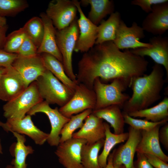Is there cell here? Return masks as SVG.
I'll use <instances>...</instances> for the list:
<instances>
[{
  "mask_svg": "<svg viewBox=\"0 0 168 168\" xmlns=\"http://www.w3.org/2000/svg\"><path fill=\"white\" fill-rule=\"evenodd\" d=\"M137 153V160L134 162L135 168H154L144 154L139 152Z\"/></svg>",
  "mask_w": 168,
  "mask_h": 168,
  "instance_id": "ab89813d",
  "label": "cell"
},
{
  "mask_svg": "<svg viewBox=\"0 0 168 168\" xmlns=\"http://www.w3.org/2000/svg\"><path fill=\"white\" fill-rule=\"evenodd\" d=\"M150 47H140L130 50L133 54L144 57H150L155 63L163 66L166 71V82L168 80V38L161 35L149 39Z\"/></svg>",
  "mask_w": 168,
  "mask_h": 168,
  "instance_id": "9a60e30c",
  "label": "cell"
},
{
  "mask_svg": "<svg viewBox=\"0 0 168 168\" xmlns=\"http://www.w3.org/2000/svg\"><path fill=\"white\" fill-rule=\"evenodd\" d=\"M49 105L43 100L34 106L27 114L31 116L37 113L41 112L47 116L50 122L51 129L47 141L51 146L57 147L59 143L61 131L70 118L61 114L57 107L53 109Z\"/></svg>",
  "mask_w": 168,
  "mask_h": 168,
  "instance_id": "9c48e42d",
  "label": "cell"
},
{
  "mask_svg": "<svg viewBox=\"0 0 168 168\" xmlns=\"http://www.w3.org/2000/svg\"><path fill=\"white\" fill-rule=\"evenodd\" d=\"M144 31L142 27L136 22L134 21L131 26L128 27L122 20L113 42L120 50L150 47L152 45L150 43L140 40L145 37Z\"/></svg>",
  "mask_w": 168,
  "mask_h": 168,
  "instance_id": "30bf717a",
  "label": "cell"
},
{
  "mask_svg": "<svg viewBox=\"0 0 168 168\" xmlns=\"http://www.w3.org/2000/svg\"><path fill=\"white\" fill-rule=\"evenodd\" d=\"M77 11L73 0H53L49 2L45 13L55 29L60 30L76 19Z\"/></svg>",
  "mask_w": 168,
  "mask_h": 168,
  "instance_id": "ba28073f",
  "label": "cell"
},
{
  "mask_svg": "<svg viewBox=\"0 0 168 168\" xmlns=\"http://www.w3.org/2000/svg\"><path fill=\"white\" fill-rule=\"evenodd\" d=\"M144 31L161 35L168 30V2L154 5L142 23Z\"/></svg>",
  "mask_w": 168,
  "mask_h": 168,
  "instance_id": "ac0fdd59",
  "label": "cell"
},
{
  "mask_svg": "<svg viewBox=\"0 0 168 168\" xmlns=\"http://www.w3.org/2000/svg\"><path fill=\"white\" fill-rule=\"evenodd\" d=\"M16 139V142L12 144L10 149L11 154L14 157L11 162L13 168H27L26 160L28 155L32 154L34 150L32 147L25 145V135L12 132Z\"/></svg>",
  "mask_w": 168,
  "mask_h": 168,
  "instance_id": "cb8c5ba5",
  "label": "cell"
},
{
  "mask_svg": "<svg viewBox=\"0 0 168 168\" xmlns=\"http://www.w3.org/2000/svg\"><path fill=\"white\" fill-rule=\"evenodd\" d=\"M96 98L93 89L82 83L77 84L74 94L69 100L58 109L59 111L66 117L70 118L74 115L88 109L94 110Z\"/></svg>",
  "mask_w": 168,
  "mask_h": 168,
  "instance_id": "52a82bcc",
  "label": "cell"
},
{
  "mask_svg": "<svg viewBox=\"0 0 168 168\" xmlns=\"http://www.w3.org/2000/svg\"><path fill=\"white\" fill-rule=\"evenodd\" d=\"M159 142L168 151V123L166 122L160 128L158 133Z\"/></svg>",
  "mask_w": 168,
  "mask_h": 168,
  "instance_id": "f35d334b",
  "label": "cell"
},
{
  "mask_svg": "<svg viewBox=\"0 0 168 168\" xmlns=\"http://www.w3.org/2000/svg\"><path fill=\"white\" fill-rule=\"evenodd\" d=\"M35 81L41 96L49 105L56 104L61 107L69 100L74 93V91L47 70Z\"/></svg>",
  "mask_w": 168,
  "mask_h": 168,
  "instance_id": "3957f363",
  "label": "cell"
},
{
  "mask_svg": "<svg viewBox=\"0 0 168 168\" xmlns=\"http://www.w3.org/2000/svg\"><path fill=\"white\" fill-rule=\"evenodd\" d=\"M121 20L120 13L116 11L111 14L106 20L102 21L98 26V34L95 44L114 41Z\"/></svg>",
  "mask_w": 168,
  "mask_h": 168,
  "instance_id": "d4e9b609",
  "label": "cell"
},
{
  "mask_svg": "<svg viewBox=\"0 0 168 168\" xmlns=\"http://www.w3.org/2000/svg\"><path fill=\"white\" fill-rule=\"evenodd\" d=\"M26 36L38 49L43 37L44 28L40 17L34 16L28 21L23 27Z\"/></svg>",
  "mask_w": 168,
  "mask_h": 168,
  "instance_id": "4dcf8cb0",
  "label": "cell"
},
{
  "mask_svg": "<svg viewBox=\"0 0 168 168\" xmlns=\"http://www.w3.org/2000/svg\"><path fill=\"white\" fill-rule=\"evenodd\" d=\"M125 124L130 125L133 128L139 130H148L159 125H163L167 122L168 119L158 122H153L145 119H135L130 116L127 113L122 112Z\"/></svg>",
  "mask_w": 168,
  "mask_h": 168,
  "instance_id": "836d02e7",
  "label": "cell"
},
{
  "mask_svg": "<svg viewBox=\"0 0 168 168\" xmlns=\"http://www.w3.org/2000/svg\"><path fill=\"white\" fill-rule=\"evenodd\" d=\"M77 20L76 17L68 27L60 30L56 29L55 31L56 42L62 57L65 72L77 83L76 75L72 68V55L79 34Z\"/></svg>",
  "mask_w": 168,
  "mask_h": 168,
  "instance_id": "5b68a950",
  "label": "cell"
},
{
  "mask_svg": "<svg viewBox=\"0 0 168 168\" xmlns=\"http://www.w3.org/2000/svg\"><path fill=\"white\" fill-rule=\"evenodd\" d=\"M38 48L32 40L26 35L17 54L24 56L35 55Z\"/></svg>",
  "mask_w": 168,
  "mask_h": 168,
  "instance_id": "e575fe53",
  "label": "cell"
},
{
  "mask_svg": "<svg viewBox=\"0 0 168 168\" xmlns=\"http://www.w3.org/2000/svg\"><path fill=\"white\" fill-rule=\"evenodd\" d=\"M113 154L110 153L107 159V164L105 168H125L123 165H114L113 162Z\"/></svg>",
  "mask_w": 168,
  "mask_h": 168,
  "instance_id": "b9f144b4",
  "label": "cell"
},
{
  "mask_svg": "<svg viewBox=\"0 0 168 168\" xmlns=\"http://www.w3.org/2000/svg\"><path fill=\"white\" fill-rule=\"evenodd\" d=\"M92 112V110L88 109L71 116L61 131L59 143L72 138L75 131L82 127L84 124L83 121Z\"/></svg>",
  "mask_w": 168,
  "mask_h": 168,
  "instance_id": "f546056e",
  "label": "cell"
},
{
  "mask_svg": "<svg viewBox=\"0 0 168 168\" xmlns=\"http://www.w3.org/2000/svg\"><path fill=\"white\" fill-rule=\"evenodd\" d=\"M47 70L63 83L74 91L77 84L66 74L62 63L53 56L47 53L41 54Z\"/></svg>",
  "mask_w": 168,
  "mask_h": 168,
  "instance_id": "83f0119b",
  "label": "cell"
},
{
  "mask_svg": "<svg viewBox=\"0 0 168 168\" xmlns=\"http://www.w3.org/2000/svg\"><path fill=\"white\" fill-rule=\"evenodd\" d=\"M121 108L117 105H112L92 110V113L97 117L105 120L113 128L114 133L119 134L124 133V121Z\"/></svg>",
  "mask_w": 168,
  "mask_h": 168,
  "instance_id": "7402d4cb",
  "label": "cell"
},
{
  "mask_svg": "<svg viewBox=\"0 0 168 168\" xmlns=\"http://www.w3.org/2000/svg\"><path fill=\"white\" fill-rule=\"evenodd\" d=\"M105 137L102 152L98 156V162L101 168H105L107 164V159L111 150L117 144L126 141L128 137V132L117 134L112 133L109 125L104 122Z\"/></svg>",
  "mask_w": 168,
  "mask_h": 168,
  "instance_id": "484cf974",
  "label": "cell"
},
{
  "mask_svg": "<svg viewBox=\"0 0 168 168\" xmlns=\"http://www.w3.org/2000/svg\"><path fill=\"white\" fill-rule=\"evenodd\" d=\"M80 2L83 6L90 5L87 18L96 26L107 15L114 12V4L112 0H82Z\"/></svg>",
  "mask_w": 168,
  "mask_h": 168,
  "instance_id": "603a6c76",
  "label": "cell"
},
{
  "mask_svg": "<svg viewBox=\"0 0 168 168\" xmlns=\"http://www.w3.org/2000/svg\"><path fill=\"white\" fill-rule=\"evenodd\" d=\"M43 100L35 81L18 96L3 105V116L7 119H22L31 108Z\"/></svg>",
  "mask_w": 168,
  "mask_h": 168,
  "instance_id": "8992f818",
  "label": "cell"
},
{
  "mask_svg": "<svg viewBox=\"0 0 168 168\" xmlns=\"http://www.w3.org/2000/svg\"><path fill=\"white\" fill-rule=\"evenodd\" d=\"M17 55V54L8 53L2 49H0V66L6 68L11 65Z\"/></svg>",
  "mask_w": 168,
  "mask_h": 168,
  "instance_id": "8d00e7d4",
  "label": "cell"
},
{
  "mask_svg": "<svg viewBox=\"0 0 168 168\" xmlns=\"http://www.w3.org/2000/svg\"><path fill=\"white\" fill-rule=\"evenodd\" d=\"M148 62L129 49L121 51L113 41L96 44L85 53L78 63L77 84L93 89L97 77L106 82L118 79L130 87L133 80L145 74Z\"/></svg>",
  "mask_w": 168,
  "mask_h": 168,
  "instance_id": "6da1fadb",
  "label": "cell"
},
{
  "mask_svg": "<svg viewBox=\"0 0 168 168\" xmlns=\"http://www.w3.org/2000/svg\"><path fill=\"white\" fill-rule=\"evenodd\" d=\"M84 121L82 127L73 133L72 138L84 139L87 143L90 144L105 139V129L103 119L92 113Z\"/></svg>",
  "mask_w": 168,
  "mask_h": 168,
  "instance_id": "d6986e66",
  "label": "cell"
},
{
  "mask_svg": "<svg viewBox=\"0 0 168 168\" xmlns=\"http://www.w3.org/2000/svg\"><path fill=\"white\" fill-rule=\"evenodd\" d=\"M29 7L25 0H0V16H14Z\"/></svg>",
  "mask_w": 168,
  "mask_h": 168,
  "instance_id": "1f68e13d",
  "label": "cell"
},
{
  "mask_svg": "<svg viewBox=\"0 0 168 168\" xmlns=\"http://www.w3.org/2000/svg\"><path fill=\"white\" fill-rule=\"evenodd\" d=\"M44 26V32L41 43L38 49L37 54H49L63 63L62 55L57 46L55 38L56 29L52 21L45 13L40 14Z\"/></svg>",
  "mask_w": 168,
  "mask_h": 168,
  "instance_id": "44dd1931",
  "label": "cell"
},
{
  "mask_svg": "<svg viewBox=\"0 0 168 168\" xmlns=\"http://www.w3.org/2000/svg\"><path fill=\"white\" fill-rule=\"evenodd\" d=\"M86 143L84 139L72 138L59 143L55 152L59 163L65 168H83L81 150Z\"/></svg>",
  "mask_w": 168,
  "mask_h": 168,
  "instance_id": "5bb4252c",
  "label": "cell"
},
{
  "mask_svg": "<svg viewBox=\"0 0 168 168\" xmlns=\"http://www.w3.org/2000/svg\"><path fill=\"white\" fill-rule=\"evenodd\" d=\"M133 117L144 118L153 122H158L168 119V97L165 96L156 105L128 114Z\"/></svg>",
  "mask_w": 168,
  "mask_h": 168,
  "instance_id": "4316f807",
  "label": "cell"
},
{
  "mask_svg": "<svg viewBox=\"0 0 168 168\" xmlns=\"http://www.w3.org/2000/svg\"><path fill=\"white\" fill-rule=\"evenodd\" d=\"M7 25V21L6 17L0 16V29Z\"/></svg>",
  "mask_w": 168,
  "mask_h": 168,
  "instance_id": "7bdbcfd3",
  "label": "cell"
},
{
  "mask_svg": "<svg viewBox=\"0 0 168 168\" xmlns=\"http://www.w3.org/2000/svg\"><path fill=\"white\" fill-rule=\"evenodd\" d=\"M26 35L23 27L6 36L3 50L10 53L17 54Z\"/></svg>",
  "mask_w": 168,
  "mask_h": 168,
  "instance_id": "d6a6232c",
  "label": "cell"
},
{
  "mask_svg": "<svg viewBox=\"0 0 168 168\" xmlns=\"http://www.w3.org/2000/svg\"><path fill=\"white\" fill-rule=\"evenodd\" d=\"M28 86L47 70L40 54L29 56L18 55L11 65Z\"/></svg>",
  "mask_w": 168,
  "mask_h": 168,
  "instance_id": "7c38bea8",
  "label": "cell"
},
{
  "mask_svg": "<svg viewBox=\"0 0 168 168\" xmlns=\"http://www.w3.org/2000/svg\"><path fill=\"white\" fill-rule=\"evenodd\" d=\"M79 13L77 22L79 30V35L74 51L86 53L92 48L95 44L98 34V26L93 24L83 12L80 2L73 0Z\"/></svg>",
  "mask_w": 168,
  "mask_h": 168,
  "instance_id": "4fadbf2b",
  "label": "cell"
},
{
  "mask_svg": "<svg viewBox=\"0 0 168 168\" xmlns=\"http://www.w3.org/2000/svg\"><path fill=\"white\" fill-rule=\"evenodd\" d=\"M104 140L103 139L94 143H86L82 146L81 158L83 168H101L99 164L98 158Z\"/></svg>",
  "mask_w": 168,
  "mask_h": 168,
  "instance_id": "f1b7e54d",
  "label": "cell"
},
{
  "mask_svg": "<svg viewBox=\"0 0 168 168\" xmlns=\"http://www.w3.org/2000/svg\"><path fill=\"white\" fill-rule=\"evenodd\" d=\"M28 86L20 74L12 65L0 78V99L8 102L18 96Z\"/></svg>",
  "mask_w": 168,
  "mask_h": 168,
  "instance_id": "e0dca14e",
  "label": "cell"
},
{
  "mask_svg": "<svg viewBox=\"0 0 168 168\" xmlns=\"http://www.w3.org/2000/svg\"><path fill=\"white\" fill-rule=\"evenodd\" d=\"M8 29V26L7 25L0 29V49H3Z\"/></svg>",
  "mask_w": 168,
  "mask_h": 168,
  "instance_id": "60d3db41",
  "label": "cell"
},
{
  "mask_svg": "<svg viewBox=\"0 0 168 168\" xmlns=\"http://www.w3.org/2000/svg\"><path fill=\"white\" fill-rule=\"evenodd\" d=\"M159 125L148 130H141V138L136 152L156 156L164 161L168 162V156L161 148L158 138L160 127Z\"/></svg>",
  "mask_w": 168,
  "mask_h": 168,
  "instance_id": "ffe728a7",
  "label": "cell"
},
{
  "mask_svg": "<svg viewBox=\"0 0 168 168\" xmlns=\"http://www.w3.org/2000/svg\"><path fill=\"white\" fill-rule=\"evenodd\" d=\"M127 87L123 81L118 79L113 80L110 84H106L103 83L99 78H96L93 86L96 98L93 110L112 105H117L122 108L130 97L128 95L123 93Z\"/></svg>",
  "mask_w": 168,
  "mask_h": 168,
  "instance_id": "277c9868",
  "label": "cell"
},
{
  "mask_svg": "<svg viewBox=\"0 0 168 168\" xmlns=\"http://www.w3.org/2000/svg\"><path fill=\"white\" fill-rule=\"evenodd\" d=\"M154 168H168V164L158 157L149 154H144Z\"/></svg>",
  "mask_w": 168,
  "mask_h": 168,
  "instance_id": "74e56055",
  "label": "cell"
},
{
  "mask_svg": "<svg viewBox=\"0 0 168 168\" xmlns=\"http://www.w3.org/2000/svg\"><path fill=\"white\" fill-rule=\"evenodd\" d=\"M162 66L155 63L151 73L135 78L130 87L133 94L124 104L123 112L128 114L147 108L160 99L166 82Z\"/></svg>",
  "mask_w": 168,
  "mask_h": 168,
  "instance_id": "7a4b0ae2",
  "label": "cell"
},
{
  "mask_svg": "<svg viewBox=\"0 0 168 168\" xmlns=\"http://www.w3.org/2000/svg\"><path fill=\"white\" fill-rule=\"evenodd\" d=\"M128 132V138L125 143L113 151V162L114 165H123L125 168H135L133 159L141 139V130L129 126Z\"/></svg>",
  "mask_w": 168,
  "mask_h": 168,
  "instance_id": "2e32d148",
  "label": "cell"
},
{
  "mask_svg": "<svg viewBox=\"0 0 168 168\" xmlns=\"http://www.w3.org/2000/svg\"><path fill=\"white\" fill-rule=\"evenodd\" d=\"M2 153V148L1 143V139L0 138V154Z\"/></svg>",
  "mask_w": 168,
  "mask_h": 168,
  "instance_id": "f6af8a7d",
  "label": "cell"
},
{
  "mask_svg": "<svg viewBox=\"0 0 168 168\" xmlns=\"http://www.w3.org/2000/svg\"><path fill=\"white\" fill-rule=\"evenodd\" d=\"M0 127L7 132H15L26 135L38 145H43L47 140L49 133H45L35 125L30 115L22 119H8L5 123L0 121Z\"/></svg>",
  "mask_w": 168,
  "mask_h": 168,
  "instance_id": "8fae6325",
  "label": "cell"
},
{
  "mask_svg": "<svg viewBox=\"0 0 168 168\" xmlns=\"http://www.w3.org/2000/svg\"><path fill=\"white\" fill-rule=\"evenodd\" d=\"M168 2L167 0H134L131 1V4L139 6L144 12L148 13L152 11L153 5Z\"/></svg>",
  "mask_w": 168,
  "mask_h": 168,
  "instance_id": "d590c367",
  "label": "cell"
},
{
  "mask_svg": "<svg viewBox=\"0 0 168 168\" xmlns=\"http://www.w3.org/2000/svg\"><path fill=\"white\" fill-rule=\"evenodd\" d=\"M6 71V68L0 66V78Z\"/></svg>",
  "mask_w": 168,
  "mask_h": 168,
  "instance_id": "ee69618b",
  "label": "cell"
},
{
  "mask_svg": "<svg viewBox=\"0 0 168 168\" xmlns=\"http://www.w3.org/2000/svg\"><path fill=\"white\" fill-rule=\"evenodd\" d=\"M6 168H13L12 165H7Z\"/></svg>",
  "mask_w": 168,
  "mask_h": 168,
  "instance_id": "bcb514c9",
  "label": "cell"
}]
</instances>
